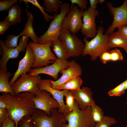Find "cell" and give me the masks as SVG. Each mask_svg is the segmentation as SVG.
I'll use <instances>...</instances> for the list:
<instances>
[{"mask_svg": "<svg viewBox=\"0 0 127 127\" xmlns=\"http://www.w3.org/2000/svg\"><path fill=\"white\" fill-rule=\"evenodd\" d=\"M103 28L100 26L98 29V32L95 36L91 40L88 41L84 36L83 40L85 43L82 55L83 56L88 55L91 60H96L100 54L103 52L109 50L107 46V41L109 35L103 34Z\"/></svg>", "mask_w": 127, "mask_h": 127, "instance_id": "obj_3", "label": "cell"}, {"mask_svg": "<svg viewBox=\"0 0 127 127\" xmlns=\"http://www.w3.org/2000/svg\"><path fill=\"white\" fill-rule=\"evenodd\" d=\"M125 127H127V123L126 125H125Z\"/></svg>", "mask_w": 127, "mask_h": 127, "instance_id": "obj_45", "label": "cell"}, {"mask_svg": "<svg viewBox=\"0 0 127 127\" xmlns=\"http://www.w3.org/2000/svg\"><path fill=\"white\" fill-rule=\"evenodd\" d=\"M69 91L71 93L81 110H85L87 107L95 104L92 97V92L90 88L84 87L81 89Z\"/></svg>", "mask_w": 127, "mask_h": 127, "instance_id": "obj_18", "label": "cell"}, {"mask_svg": "<svg viewBox=\"0 0 127 127\" xmlns=\"http://www.w3.org/2000/svg\"><path fill=\"white\" fill-rule=\"evenodd\" d=\"M10 25L4 21H0V34H2L9 27Z\"/></svg>", "mask_w": 127, "mask_h": 127, "instance_id": "obj_38", "label": "cell"}, {"mask_svg": "<svg viewBox=\"0 0 127 127\" xmlns=\"http://www.w3.org/2000/svg\"><path fill=\"white\" fill-rule=\"evenodd\" d=\"M7 106L6 102L0 96V108L7 109Z\"/></svg>", "mask_w": 127, "mask_h": 127, "instance_id": "obj_41", "label": "cell"}, {"mask_svg": "<svg viewBox=\"0 0 127 127\" xmlns=\"http://www.w3.org/2000/svg\"><path fill=\"white\" fill-rule=\"evenodd\" d=\"M127 45V38L117 31L109 35L107 41V46L109 50L116 47L124 48Z\"/></svg>", "mask_w": 127, "mask_h": 127, "instance_id": "obj_20", "label": "cell"}, {"mask_svg": "<svg viewBox=\"0 0 127 127\" xmlns=\"http://www.w3.org/2000/svg\"><path fill=\"white\" fill-rule=\"evenodd\" d=\"M51 46L57 59L66 61L70 57L64 44L58 38L52 41Z\"/></svg>", "mask_w": 127, "mask_h": 127, "instance_id": "obj_22", "label": "cell"}, {"mask_svg": "<svg viewBox=\"0 0 127 127\" xmlns=\"http://www.w3.org/2000/svg\"><path fill=\"white\" fill-rule=\"evenodd\" d=\"M68 61H62L57 59L50 65L39 68L32 69L29 74L31 75L44 74L50 76L56 80L58 79V75L63 69L67 68L69 66Z\"/></svg>", "mask_w": 127, "mask_h": 127, "instance_id": "obj_14", "label": "cell"}, {"mask_svg": "<svg viewBox=\"0 0 127 127\" xmlns=\"http://www.w3.org/2000/svg\"><path fill=\"white\" fill-rule=\"evenodd\" d=\"M47 91L40 90L33 98L36 109L44 111L49 116L51 115L52 109L59 107L58 102Z\"/></svg>", "mask_w": 127, "mask_h": 127, "instance_id": "obj_12", "label": "cell"}, {"mask_svg": "<svg viewBox=\"0 0 127 127\" xmlns=\"http://www.w3.org/2000/svg\"><path fill=\"white\" fill-rule=\"evenodd\" d=\"M25 11L27 16V21L25 25L23 30L20 35L21 36H25L30 37L35 43L37 44L39 42V38L36 36L33 29V17L32 13L28 12L26 9Z\"/></svg>", "mask_w": 127, "mask_h": 127, "instance_id": "obj_19", "label": "cell"}, {"mask_svg": "<svg viewBox=\"0 0 127 127\" xmlns=\"http://www.w3.org/2000/svg\"><path fill=\"white\" fill-rule=\"evenodd\" d=\"M125 80L114 89L109 91L107 93V94L111 96H118L122 95L125 92Z\"/></svg>", "mask_w": 127, "mask_h": 127, "instance_id": "obj_31", "label": "cell"}, {"mask_svg": "<svg viewBox=\"0 0 127 127\" xmlns=\"http://www.w3.org/2000/svg\"><path fill=\"white\" fill-rule=\"evenodd\" d=\"M20 36V34L16 36L14 35H8L7 39L3 41L5 47L8 48H14L17 47L18 41Z\"/></svg>", "mask_w": 127, "mask_h": 127, "instance_id": "obj_28", "label": "cell"}, {"mask_svg": "<svg viewBox=\"0 0 127 127\" xmlns=\"http://www.w3.org/2000/svg\"><path fill=\"white\" fill-rule=\"evenodd\" d=\"M52 41L46 44H40L30 41L28 45L32 49L34 55L35 60L32 67H42L53 63L57 59L55 55L51 49Z\"/></svg>", "mask_w": 127, "mask_h": 127, "instance_id": "obj_6", "label": "cell"}, {"mask_svg": "<svg viewBox=\"0 0 127 127\" xmlns=\"http://www.w3.org/2000/svg\"><path fill=\"white\" fill-rule=\"evenodd\" d=\"M124 50L127 53V45L123 48Z\"/></svg>", "mask_w": 127, "mask_h": 127, "instance_id": "obj_44", "label": "cell"}, {"mask_svg": "<svg viewBox=\"0 0 127 127\" xmlns=\"http://www.w3.org/2000/svg\"><path fill=\"white\" fill-rule=\"evenodd\" d=\"M52 86L51 79H41L38 85L40 90H44L50 92L53 98L58 102L59 105L58 109V112L65 115L67 114L70 112L67 108L64 100L65 90L61 91L57 90L53 88Z\"/></svg>", "mask_w": 127, "mask_h": 127, "instance_id": "obj_16", "label": "cell"}, {"mask_svg": "<svg viewBox=\"0 0 127 127\" xmlns=\"http://www.w3.org/2000/svg\"><path fill=\"white\" fill-rule=\"evenodd\" d=\"M64 96L66 99V105L68 109L71 112L74 107V98L71 93L68 90H65Z\"/></svg>", "mask_w": 127, "mask_h": 127, "instance_id": "obj_32", "label": "cell"}, {"mask_svg": "<svg viewBox=\"0 0 127 127\" xmlns=\"http://www.w3.org/2000/svg\"><path fill=\"white\" fill-rule=\"evenodd\" d=\"M117 28L118 29V32L127 38V25H123Z\"/></svg>", "mask_w": 127, "mask_h": 127, "instance_id": "obj_39", "label": "cell"}, {"mask_svg": "<svg viewBox=\"0 0 127 127\" xmlns=\"http://www.w3.org/2000/svg\"><path fill=\"white\" fill-rule=\"evenodd\" d=\"M1 127H16L15 123L9 119L8 115Z\"/></svg>", "mask_w": 127, "mask_h": 127, "instance_id": "obj_37", "label": "cell"}, {"mask_svg": "<svg viewBox=\"0 0 127 127\" xmlns=\"http://www.w3.org/2000/svg\"><path fill=\"white\" fill-rule=\"evenodd\" d=\"M65 119L68 123L63 122L60 127H94L95 123L92 117L90 106L85 110H81L75 99L73 109L65 115Z\"/></svg>", "mask_w": 127, "mask_h": 127, "instance_id": "obj_2", "label": "cell"}, {"mask_svg": "<svg viewBox=\"0 0 127 127\" xmlns=\"http://www.w3.org/2000/svg\"><path fill=\"white\" fill-rule=\"evenodd\" d=\"M116 123L114 118L104 115L100 121L95 123L94 127H109Z\"/></svg>", "mask_w": 127, "mask_h": 127, "instance_id": "obj_29", "label": "cell"}, {"mask_svg": "<svg viewBox=\"0 0 127 127\" xmlns=\"http://www.w3.org/2000/svg\"><path fill=\"white\" fill-rule=\"evenodd\" d=\"M107 5L111 14L113 17L112 24L105 32L109 35L116 28L123 25H127V0H124L122 5L118 7H114L110 2H107Z\"/></svg>", "mask_w": 127, "mask_h": 127, "instance_id": "obj_10", "label": "cell"}, {"mask_svg": "<svg viewBox=\"0 0 127 127\" xmlns=\"http://www.w3.org/2000/svg\"><path fill=\"white\" fill-rule=\"evenodd\" d=\"M91 115L92 118L95 123L100 121L102 119L104 113L102 109L95 104L91 106Z\"/></svg>", "mask_w": 127, "mask_h": 127, "instance_id": "obj_27", "label": "cell"}, {"mask_svg": "<svg viewBox=\"0 0 127 127\" xmlns=\"http://www.w3.org/2000/svg\"><path fill=\"white\" fill-rule=\"evenodd\" d=\"M105 1V0H98V3L102 4Z\"/></svg>", "mask_w": 127, "mask_h": 127, "instance_id": "obj_43", "label": "cell"}, {"mask_svg": "<svg viewBox=\"0 0 127 127\" xmlns=\"http://www.w3.org/2000/svg\"><path fill=\"white\" fill-rule=\"evenodd\" d=\"M0 96L7 104V109L9 119L15 122L16 127L24 116H32L36 108L33 100L35 96L28 92L16 95L9 93H2Z\"/></svg>", "mask_w": 127, "mask_h": 127, "instance_id": "obj_1", "label": "cell"}, {"mask_svg": "<svg viewBox=\"0 0 127 127\" xmlns=\"http://www.w3.org/2000/svg\"><path fill=\"white\" fill-rule=\"evenodd\" d=\"M8 115V111L7 109L0 108V127L2 126Z\"/></svg>", "mask_w": 127, "mask_h": 127, "instance_id": "obj_36", "label": "cell"}, {"mask_svg": "<svg viewBox=\"0 0 127 127\" xmlns=\"http://www.w3.org/2000/svg\"><path fill=\"white\" fill-rule=\"evenodd\" d=\"M22 1L24 2L26 4L28 3H31L38 7L42 12L45 20L47 22L50 19H53L54 16H51L49 15L46 13L44 10H46V8L42 7L39 4L37 0H20V2Z\"/></svg>", "mask_w": 127, "mask_h": 127, "instance_id": "obj_30", "label": "cell"}, {"mask_svg": "<svg viewBox=\"0 0 127 127\" xmlns=\"http://www.w3.org/2000/svg\"><path fill=\"white\" fill-rule=\"evenodd\" d=\"M35 58L33 51L28 44L26 47V51L24 56L19 61L17 70L9 83L11 86L15 82L22 74L29 72L32 66L34 63Z\"/></svg>", "mask_w": 127, "mask_h": 127, "instance_id": "obj_17", "label": "cell"}, {"mask_svg": "<svg viewBox=\"0 0 127 127\" xmlns=\"http://www.w3.org/2000/svg\"><path fill=\"white\" fill-rule=\"evenodd\" d=\"M28 37L23 35L20 39L19 43L16 48H8L4 45L3 41L0 40V54L1 55L0 60V70L7 71V64L10 59L18 57L20 52L26 51V47L28 44Z\"/></svg>", "mask_w": 127, "mask_h": 127, "instance_id": "obj_9", "label": "cell"}, {"mask_svg": "<svg viewBox=\"0 0 127 127\" xmlns=\"http://www.w3.org/2000/svg\"><path fill=\"white\" fill-rule=\"evenodd\" d=\"M80 76H77L55 89L60 90H74L80 89L82 80Z\"/></svg>", "mask_w": 127, "mask_h": 127, "instance_id": "obj_25", "label": "cell"}, {"mask_svg": "<svg viewBox=\"0 0 127 127\" xmlns=\"http://www.w3.org/2000/svg\"><path fill=\"white\" fill-rule=\"evenodd\" d=\"M99 15V11L93 9L90 7L83 11L82 15L83 24L81 32L86 38L94 37L98 29L96 28L95 18Z\"/></svg>", "mask_w": 127, "mask_h": 127, "instance_id": "obj_13", "label": "cell"}, {"mask_svg": "<svg viewBox=\"0 0 127 127\" xmlns=\"http://www.w3.org/2000/svg\"><path fill=\"white\" fill-rule=\"evenodd\" d=\"M124 89L125 90L127 89V79L125 80Z\"/></svg>", "mask_w": 127, "mask_h": 127, "instance_id": "obj_42", "label": "cell"}, {"mask_svg": "<svg viewBox=\"0 0 127 127\" xmlns=\"http://www.w3.org/2000/svg\"><path fill=\"white\" fill-rule=\"evenodd\" d=\"M41 79L39 75H31L26 73L23 74L12 87L15 95L21 92H28L35 96L40 90L38 85Z\"/></svg>", "mask_w": 127, "mask_h": 127, "instance_id": "obj_8", "label": "cell"}, {"mask_svg": "<svg viewBox=\"0 0 127 127\" xmlns=\"http://www.w3.org/2000/svg\"><path fill=\"white\" fill-rule=\"evenodd\" d=\"M33 124L32 116H24L19 122L18 127H32Z\"/></svg>", "mask_w": 127, "mask_h": 127, "instance_id": "obj_34", "label": "cell"}, {"mask_svg": "<svg viewBox=\"0 0 127 127\" xmlns=\"http://www.w3.org/2000/svg\"><path fill=\"white\" fill-rule=\"evenodd\" d=\"M12 75L9 72L0 70V92L9 93L13 95H15L8 82L10 77Z\"/></svg>", "mask_w": 127, "mask_h": 127, "instance_id": "obj_24", "label": "cell"}, {"mask_svg": "<svg viewBox=\"0 0 127 127\" xmlns=\"http://www.w3.org/2000/svg\"><path fill=\"white\" fill-rule=\"evenodd\" d=\"M18 1L17 0H0V11H8L14 5V4L17 3Z\"/></svg>", "mask_w": 127, "mask_h": 127, "instance_id": "obj_33", "label": "cell"}, {"mask_svg": "<svg viewBox=\"0 0 127 127\" xmlns=\"http://www.w3.org/2000/svg\"><path fill=\"white\" fill-rule=\"evenodd\" d=\"M66 49L70 57L82 55L85 44L76 34H72L67 29L62 28L58 37Z\"/></svg>", "mask_w": 127, "mask_h": 127, "instance_id": "obj_7", "label": "cell"}, {"mask_svg": "<svg viewBox=\"0 0 127 127\" xmlns=\"http://www.w3.org/2000/svg\"><path fill=\"white\" fill-rule=\"evenodd\" d=\"M83 10L79 9L76 5L71 6L70 11L63 20L62 28L67 29L72 34L77 33L82 26L81 18Z\"/></svg>", "mask_w": 127, "mask_h": 127, "instance_id": "obj_11", "label": "cell"}, {"mask_svg": "<svg viewBox=\"0 0 127 127\" xmlns=\"http://www.w3.org/2000/svg\"><path fill=\"white\" fill-rule=\"evenodd\" d=\"M90 7L92 9L96 10L98 0H89Z\"/></svg>", "mask_w": 127, "mask_h": 127, "instance_id": "obj_40", "label": "cell"}, {"mask_svg": "<svg viewBox=\"0 0 127 127\" xmlns=\"http://www.w3.org/2000/svg\"><path fill=\"white\" fill-rule=\"evenodd\" d=\"M99 57L100 61L104 64L109 61H121L123 59V57L120 50L117 48L104 51L101 53Z\"/></svg>", "mask_w": 127, "mask_h": 127, "instance_id": "obj_21", "label": "cell"}, {"mask_svg": "<svg viewBox=\"0 0 127 127\" xmlns=\"http://www.w3.org/2000/svg\"><path fill=\"white\" fill-rule=\"evenodd\" d=\"M8 15L4 21L10 25H15L20 22L21 19V10L19 4L13 5L8 11Z\"/></svg>", "mask_w": 127, "mask_h": 127, "instance_id": "obj_23", "label": "cell"}, {"mask_svg": "<svg viewBox=\"0 0 127 127\" xmlns=\"http://www.w3.org/2000/svg\"><path fill=\"white\" fill-rule=\"evenodd\" d=\"M49 116L44 111L36 109L32 115V127H60L63 122L66 123L65 115L59 113L57 108L51 110Z\"/></svg>", "mask_w": 127, "mask_h": 127, "instance_id": "obj_5", "label": "cell"}, {"mask_svg": "<svg viewBox=\"0 0 127 127\" xmlns=\"http://www.w3.org/2000/svg\"><path fill=\"white\" fill-rule=\"evenodd\" d=\"M61 6L59 14L53 15L54 18L51 22L48 28L45 32L39 38L38 44H44L49 41L57 39L62 28V23L64 17L70 11L69 4L60 2Z\"/></svg>", "mask_w": 127, "mask_h": 127, "instance_id": "obj_4", "label": "cell"}, {"mask_svg": "<svg viewBox=\"0 0 127 127\" xmlns=\"http://www.w3.org/2000/svg\"><path fill=\"white\" fill-rule=\"evenodd\" d=\"M71 6L74 4H77L78 7L83 10L87 9L88 1L87 0H70Z\"/></svg>", "mask_w": 127, "mask_h": 127, "instance_id": "obj_35", "label": "cell"}, {"mask_svg": "<svg viewBox=\"0 0 127 127\" xmlns=\"http://www.w3.org/2000/svg\"><path fill=\"white\" fill-rule=\"evenodd\" d=\"M44 7H46V10L51 13L53 12L58 14V10L61 6L60 0H44Z\"/></svg>", "mask_w": 127, "mask_h": 127, "instance_id": "obj_26", "label": "cell"}, {"mask_svg": "<svg viewBox=\"0 0 127 127\" xmlns=\"http://www.w3.org/2000/svg\"><path fill=\"white\" fill-rule=\"evenodd\" d=\"M60 73L62 75L57 80L54 81L51 79L53 88L64 84L77 76H80L82 75V70L79 64L75 60H73L69 62L67 68L63 69Z\"/></svg>", "mask_w": 127, "mask_h": 127, "instance_id": "obj_15", "label": "cell"}]
</instances>
